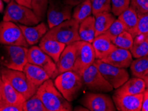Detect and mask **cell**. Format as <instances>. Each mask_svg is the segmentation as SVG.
I'll use <instances>...</instances> for the list:
<instances>
[{"mask_svg": "<svg viewBox=\"0 0 148 111\" xmlns=\"http://www.w3.org/2000/svg\"><path fill=\"white\" fill-rule=\"evenodd\" d=\"M36 94L42 101L47 111H71V102L65 99L51 78L43 82L38 89Z\"/></svg>", "mask_w": 148, "mask_h": 111, "instance_id": "cell-1", "label": "cell"}, {"mask_svg": "<svg viewBox=\"0 0 148 111\" xmlns=\"http://www.w3.org/2000/svg\"><path fill=\"white\" fill-rule=\"evenodd\" d=\"M54 84L67 101H73L78 97L84 87L82 76L73 71H68L58 75L55 78Z\"/></svg>", "mask_w": 148, "mask_h": 111, "instance_id": "cell-2", "label": "cell"}, {"mask_svg": "<svg viewBox=\"0 0 148 111\" xmlns=\"http://www.w3.org/2000/svg\"><path fill=\"white\" fill-rule=\"evenodd\" d=\"M79 26V22L71 18L50 28L42 38L54 39L68 45L80 41Z\"/></svg>", "mask_w": 148, "mask_h": 111, "instance_id": "cell-3", "label": "cell"}, {"mask_svg": "<svg viewBox=\"0 0 148 111\" xmlns=\"http://www.w3.org/2000/svg\"><path fill=\"white\" fill-rule=\"evenodd\" d=\"M3 19L27 26L38 25L41 21L32 9L19 5L14 0H11L8 3Z\"/></svg>", "mask_w": 148, "mask_h": 111, "instance_id": "cell-4", "label": "cell"}, {"mask_svg": "<svg viewBox=\"0 0 148 111\" xmlns=\"http://www.w3.org/2000/svg\"><path fill=\"white\" fill-rule=\"evenodd\" d=\"M1 74L10 82L13 87L24 97L25 100L29 99L36 93L37 90L28 81L23 71L13 70L5 67L1 69Z\"/></svg>", "mask_w": 148, "mask_h": 111, "instance_id": "cell-5", "label": "cell"}, {"mask_svg": "<svg viewBox=\"0 0 148 111\" xmlns=\"http://www.w3.org/2000/svg\"><path fill=\"white\" fill-rule=\"evenodd\" d=\"M82 77L84 85L92 92L109 93L114 89L94 64L84 71Z\"/></svg>", "mask_w": 148, "mask_h": 111, "instance_id": "cell-6", "label": "cell"}, {"mask_svg": "<svg viewBox=\"0 0 148 111\" xmlns=\"http://www.w3.org/2000/svg\"><path fill=\"white\" fill-rule=\"evenodd\" d=\"M93 64L97 67L103 77L114 89H117L120 87L129 79V74L125 69L113 66L100 59H95Z\"/></svg>", "mask_w": 148, "mask_h": 111, "instance_id": "cell-7", "label": "cell"}, {"mask_svg": "<svg viewBox=\"0 0 148 111\" xmlns=\"http://www.w3.org/2000/svg\"><path fill=\"white\" fill-rule=\"evenodd\" d=\"M0 44L29 46L19 25L11 21L0 22Z\"/></svg>", "mask_w": 148, "mask_h": 111, "instance_id": "cell-8", "label": "cell"}, {"mask_svg": "<svg viewBox=\"0 0 148 111\" xmlns=\"http://www.w3.org/2000/svg\"><path fill=\"white\" fill-rule=\"evenodd\" d=\"M72 6L67 5L61 0H49L47 18L49 29L72 18Z\"/></svg>", "mask_w": 148, "mask_h": 111, "instance_id": "cell-9", "label": "cell"}, {"mask_svg": "<svg viewBox=\"0 0 148 111\" xmlns=\"http://www.w3.org/2000/svg\"><path fill=\"white\" fill-rule=\"evenodd\" d=\"M77 46V53L73 71L82 76L84 71L93 64L95 55L91 43L78 41Z\"/></svg>", "mask_w": 148, "mask_h": 111, "instance_id": "cell-10", "label": "cell"}, {"mask_svg": "<svg viewBox=\"0 0 148 111\" xmlns=\"http://www.w3.org/2000/svg\"><path fill=\"white\" fill-rule=\"evenodd\" d=\"M27 62L44 69L51 79H55L58 76L56 63L39 46H32L28 49Z\"/></svg>", "mask_w": 148, "mask_h": 111, "instance_id": "cell-11", "label": "cell"}, {"mask_svg": "<svg viewBox=\"0 0 148 111\" xmlns=\"http://www.w3.org/2000/svg\"><path fill=\"white\" fill-rule=\"evenodd\" d=\"M81 103L91 111L117 110L112 98L101 93H87L83 97Z\"/></svg>", "mask_w": 148, "mask_h": 111, "instance_id": "cell-12", "label": "cell"}, {"mask_svg": "<svg viewBox=\"0 0 148 111\" xmlns=\"http://www.w3.org/2000/svg\"><path fill=\"white\" fill-rule=\"evenodd\" d=\"M6 59L3 65L6 68L23 71L27 63L28 49L26 47L16 45H5Z\"/></svg>", "mask_w": 148, "mask_h": 111, "instance_id": "cell-13", "label": "cell"}, {"mask_svg": "<svg viewBox=\"0 0 148 111\" xmlns=\"http://www.w3.org/2000/svg\"><path fill=\"white\" fill-rule=\"evenodd\" d=\"M143 99V93L134 95L115 93L112 97L115 108L119 111H140Z\"/></svg>", "mask_w": 148, "mask_h": 111, "instance_id": "cell-14", "label": "cell"}, {"mask_svg": "<svg viewBox=\"0 0 148 111\" xmlns=\"http://www.w3.org/2000/svg\"><path fill=\"white\" fill-rule=\"evenodd\" d=\"M77 41L66 45L56 63L57 75L68 71H73L77 53Z\"/></svg>", "mask_w": 148, "mask_h": 111, "instance_id": "cell-15", "label": "cell"}, {"mask_svg": "<svg viewBox=\"0 0 148 111\" xmlns=\"http://www.w3.org/2000/svg\"><path fill=\"white\" fill-rule=\"evenodd\" d=\"M101 61L119 68L126 69L130 67L133 59L130 50L116 47Z\"/></svg>", "mask_w": 148, "mask_h": 111, "instance_id": "cell-16", "label": "cell"}, {"mask_svg": "<svg viewBox=\"0 0 148 111\" xmlns=\"http://www.w3.org/2000/svg\"><path fill=\"white\" fill-rule=\"evenodd\" d=\"M23 71L25 74L28 81L36 90L45 80L51 78L44 69L29 63L25 65Z\"/></svg>", "mask_w": 148, "mask_h": 111, "instance_id": "cell-17", "label": "cell"}, {"mask_svg": "<svg viewBox=\"0 0 148 111\" xmlns=\"http://www.w3.org/2000/svg\"><path fill=\"white\" fill-rule=\"evenodd\" d=\"M19 27L29 45L37 44L49 30L47 26L43 22L33 26L19 25Z\"/></svg>", "mask_w": 148, "mask_h": 111, "instance_id": "cell-18", "label": "cell"}, {"mask_svg": "<svg viewBox=\"0 0 148 111\" xmlns=\"http://www.w3.org/2000/svg\"><path fill=\"white\" fill-rule=\"evenodd\" d=\"M91 45L95 52V59H103L116 48L112 41L103 33L95 37Z\"/></svg>", "mask_w": 148, "mask_h": 111, "instance_id": "cell-19", "label": "cell"}, {"mask_svg": "<svg viewBox=\"0 0 148 111\" xmlns=\"http://www.w3.org/2000/svg\"><path fill=\"white\" fill-rule=\"evenodd\" d=\"M3 78V85L1 89V94L2 100L5 103L14 104V105H21L25 101L24 97L16 90L10 82L2 76Z\"/></svg>", "mask_w": 148, "mask_h": 111, "instance_id": "cell-20", "label": "cell"}, {"mask_svg": "<svg viewBox=\"0 0 148 111\" xmlns=\"http://www.w3.org/2000/svg\"><path fill=\"white\" fill-rule=\"evenodd\" d=\"M39 47L43 52L48 55L56 63H57L66 45L54 39L42 38L39 44Z\"/></svg>", "mask_w": 148, "mask_h": 111, "instance_id": "cell-21", "label": "cell"}, {"mask_svg": "<svg viewBox=\"0 0 148 111\" xmlns=\"http://www.w3.org/2000/svg\"><path fill=\"white\" fill-rule=\"evenodd\" d=\"M146 90L144 80L141 78L135 77L128 79L120 87L117 89L115 93L120 95H139Z\"/></svg>", "mask_w": 148, "mask_h": 111, "instance_id": "cell-22", "label": "cell"}, {"mask_svg": "<svg viewBox=\"0 0 148 111\" xmlns=\"http://www.w3.org/2000/svg\"><path fill=\"white\" fill-rule=\"evenodd\" d=\"M117 19L123 23L125 31L129 32L134 38L137 35V29L139 20L136 12L130 7L119 15Z\"/></svg>", "mask_w": 148, "mask_h": 111, "instance_id": "cell-23", "label": "cell"}, {"mask_svg": "<svg viewBox=\"0 0 148 111\" xmlns=\"http://www.w3.org/2000/svg\"><path fill=\"white\" fill-rule=\"evenodd\" d=\"M79 36L80 41L92 43L95 37V17L89 16L79 23Z\"/></svg>", "mask_w": 148, "mask_h": 111, "instance_id": "cell-24", "label": "cell"}, {"mask_svg": "<svg viewBox=\"0 0 148 111\" xmlns=\"http://www.w3.org/2000/svg\"><path fill=\"white\" fill-rule=\"evenodd\" d=\"M132 57L140 58L148 55V35L139 34L134 38V43L130 49Z\"/></svg>", "mask_w": 148, "mask_h": 111, "instance_id": "cell-25", "label": "cell"}, {"mask_svg": "<svg viewBox=\"0 0 148 111\" xmlns=\"http://www.w3.org/2000/svg\"><path fill=\"white\" fill-rule=\"evenodd\" d=\"M94 17L95 37L103 34L115 20V16L110 12L101 13Z\"/></svg>", "mask_w": 148, "mask_h": 111, "instance_id": "cell-26", "label": "cell"}, {"mask_svg": "<svg viewBox=\"0 0 148 111\" xmlns=\"http://www.w3.org/2000/svg\"><path fill=\"white\" fill-rule=\"evenodd\" d=\"M130 67L133 75L143 79L148 73V55L137 58L132 62Z\"/></svg>", "mask_w": 148, "mask_h": 111, "instance_id": "cell-27", "label": "cell"}, {"mask_svg": "<svg viewBox=\"0 0 148 111\" xmlns=\"http://www.w3.org/2000/svg\"><path fill=\"white\" fill-rule=\"evenodd\" d=\"M92 14V9L90 0H85L78 4L74 8L72 13V18L81 23L87 17Z\"/></svg>", "mask_w": 148, "mask_h": 111, "instance_id": "cell-28", "label": "cell"}, {"mask_svg": "<svg viewBox=\"0 0 148 111\" xmlns=\"http://www.w3.org/2000/svg\"><path fill=\"white\" fill-rule=\"evenodd\" d=\"M112 42L116 47L130 50L134 43V37L129 32L124 31L113 39Z\"/></svg>", "mask_w": 148, "mask_h": 111, "instance_id": "cell-29", "label": "cell"}, {"mask_svg": "<svg viewBox=\"0 0 148 111\" xmlns=\"http://www.w3.org/2000/svg\"><path fill=\"white\" fill-rule=\"evenodd\" d=\"M22 108L23 111H47L42 101L36 93L29 99L25 100L22 104Z\"/></svg>", "mask_w": 148, "mask_h": 111, "instance_id": "cell-30", "label": "cell"}, {"mask_svg": "<svg viewBox=\"0 0 148 111\" xmlns=\"http://www.w3.org/2000/svg\"><path fill=\"white\" fill-rule=\"evenodd\" d=\"M93 16L101 13L112 12L111 0H90Z\"/></svg>", "mask_w": 148, "mask_h": 111, "instance_id": "cell-31", "label": "cell"}, {"mask_svg": "<svg viewBox=\"0 0 148 111\" xmlns=\"http://www.w3.org/2000/svg\"><path fill=\"white\" fill-rule=\"evenodd\" d=\"M48 3L49 0H31L32 10L41 21L47 14Z\"/></svg>", "mask_w": 148, "mask_h": 111, "instance_id": "cell-32", "label": "cell"}, {"mask_svg": "<svg viewBox=\"0 0 148 111\" xmlns=\"http://www.w3.org/2000/svg\"><path fill=\"white\" fill-rule=\"evenodd\" d=\"M124 31H125V30L123 23L117 19H115L114 22L112 23V25L110 26V27L103 33V34L106 35L112 41L113 39H114L115 37L119 35V34L121 33Z\"/></svg>", "mask_w": 148, "mask_h": 111, "instance_id": "cell-33", "label": "cell"}, {"mask_svg": "<svg viewBox=\"0 0 148 111\" xmlns=\"http://www.w3.org/2000/svg\"><path fill=\"white\" fill-rule=\"evenodd\" d=\"M130 7H132L138 17L148 14V0H130Z\"/></svg>", "mask_w": 148, "mask_h": 111, "instance_id": "cell-34", "label": "cell"}, {"mask_svg": "<svg viewBox=\"0 0 148 111\" xmlns=\"http://www.w3.org/2000/svg\"><path fill=\"white\" fill-rule=\"evenodd\" d=\"M112 12L115 16L119 15L130 7V0H111Z\"/></svg>", "mask_w": 148, "mask_h": 111, "instance_id": "cell-35", "label": "cell"}, {"mask_svg": "<svg viewBox=\"0 0 148 111\" xmlns=\"http://www.w3.org/2000/svg\"><path fill=\"white\" fill-rule=\"evenodd\" d=\"M138 18L139 20L138 29H137V35L139 34L148 35V14L138 17Z\"/></svg>", "mask_w": 148, "mask_h": 111, "instance_id": "cell-36", "label": "cell"}, {"mask_svg": "<svg viewBox=\"0 0 148 111\" xmlns=\"http://www.w3.org/2000/svg\"><path fill=\"white\" fill-rule=\"evenodd\" d=\"M0 111H23L21 105H14L5 103L3 100L0 101Z\"/></svg>", "mask_w": 148, "mask_h": 111, "instance_id": "cell-37", "label": "cell"}, {"mask_svg": "<svg viewBox=\"0 0 148 111\" xmlns=\"http://www.w3.org/2000/svg\"><path fill=\"white\" fill-rule=\"evenodd\" d=\"M141 111H148V89L143 93V99L142 101V106H141Z\"/></svg>", "mask_w": 148, "mask_h": 111, "instance_id": "cell-38", "label": "cell"}, {"mask_svg": "<svg viewBox=\"0 0 148 111\" xmlns=\"http://www.w3.org/2000/svg\"><path fill=\"white\" fill-rule=\"evenodd\" d=\"M84 1H85V0H63V2L67 4V5L74 7V6H76Z\"/></svg>", "mask_w": 148, "mask_h": 111, "instance_id": "cell-39", "label": "cell"}, {"mask_svg": "<svg viewBox=\"0 0 148 111\" xmlns=\"http://www.w3.org/2000/svg\"><path fill=\"white\" fill-rule=\"evenodd\" d=\"M14 1L19 5L25 6V7L32 9L31 0H14Z\"/></svg>", "mask_w": 148, "mask_h": 111, "instance_id": "cell-40", "label": "cell"}, {"mask_svg": "<svg viewBox=\"0 0 148 111\" xmlns=\"http://www.w3.org/2000/svg\"><path fill=\"white\" fill-rule=\"evenodd\" d=\"M143 79L144 80V81L145 82V86H146V89H148V73L143 78Z\"/></svg>", "mask_w": 148, "mask_h": 111, "instance_id": "cell-41", "label": "cell"}, {"mask_svg": "<svg viewBox=\"0 0 148 111\" xmlns=\"http://www.w3.org/2000/svg\"><path fill=\"white\" fill-rule=\"evenodd\" d=\"M3 0H0V13H1L3 11Z\"/></svg>", "mask_w": 148, "mask_h": 111, "instance_id": "cell-42", "label": "cell"}, {"mask_svg": "<svg viewBox=\"0 0 148 111\" xmlns=\"http://www.w3.org/2000/svg\"><path fill=\"white\" fill-rule=\"evenodd\" d=\"M3 85V78H2L1 74H0V92H1V89Z\"/></svg>", "mask_w": 148, "mask_h": 111, "instance_id": "cell-43", "label": "cell"}, {"mask_svg": "<svg viewBox=\"0 0 148 111\" xmlns=\"http://www.w3.org/2000/svg\"><path fill=\"white\" fill-rule=\"evenodd\" d=\"M3 1H5V2H7V3H9V2H10L11 0H3Z\"/></svg>", "mask_w": 148, "mask_h": 111, "instance_id": "cell-44", "label": "cell"}, {"mask_svg": "<svg viewBox=\"0 0 148 111\" xmlns=\"http://www.w3.org/2000/svg\"><path fill=\"white\" fill-rule=\"evenodd\" d=\"M2 100V97H1V92H0V101H1Z\"/></svg>", "mask_w": 148, "mask_h": 111, "instance_id": "cell-45", "label": "cell"}]
</instances>
